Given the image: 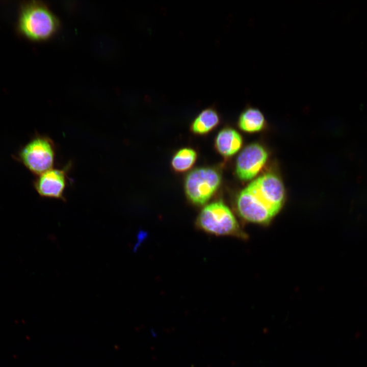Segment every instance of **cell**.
<instances>
[{
	"label": "cell",
	"instance_id": "3",
	"mask_svg": "<svg viewBox=\"0 0 367 367\" xmlns=\"http://www.w3.org/2000/svg\"><path fill=\"white\" fill-rule=\"evenodd\" d=\"M196 224L204 232L216 235L247 237L232 212L221 201L206 205L198 216Z\"/></svg>",
	"mask_w": 367,
	"mask_h": 367
},
{
	"label": "cell",
	"instance_id": "6",
	"mask_svg": "<svg viewBox=\"0 0 367 367\" xmlns=\"http://www.w3.org/2000/svg\"><path fill=\"white\" fill-rule=\"evenodd\" d=\"M72 162L60 168L53 167L36 176L33 186L40 196L65 201V192L69 183V172Z\"/></svg>",
	"mask_w": 367,
	"mask_h": 367
},
{
	"label": "cell",
	"instance_id": "11",
	"mask_svg": "<svg viewBox=\"0 0 367 367\" xmlns=\"http://www.w3.org/2000/svg\"><path fill=\"white\" fill-rule=\"evenodd\" d=\"M197 154L190 148H184L176 152L171 161L172 168L177 172H184L191 168L194 164Z\"/></svg>",
	"mask_w": 367,
	"mask_h": 367
},
{
	"label": "cell",
	"instance_id": "10",
	"mask_svg": "<svg viewBox=\"0 0 367 367\" xmlns=\"http://www.w3.org/2000/svg\"><path fill=\"white\" fill-rule=\"evenodd\" d=\"M219 117L214 110L202 111L195 118L191 125L192 131L196 134H205L213 129L219 123Z\"/></svg>",
	"mask_w": 367,
	"mask_h": 367
},
{
	"label": "cell",
	"instance_id": "5",
	"mask_svg": "<svg viewBox=\"0 0 367 367\" xmlns=\"http://www.w3.org/2000/svg\"><path fill=\"white\" fill-rule=\"evenodd\" d=\"M221 176L210 168H197L190 172L185 181V190L188 199L194 204L206 203L219 188Z\"/></svg>",
	"mask_w": 367,
	"mask_h": 367
},
{
	"label": "cell",
	"instance_id": "1",
	"mask_svg": "<svg viewBox=\"0 0 367 367\" xmlns=\"http://www.w3.org/2000/svg\"><path fill=\"white\" fill-rule=\"evenodd\" d=\"M240 194L255 215L271 221L282 206L284 189L277 175L268 173L252 181Z\"/></svg>",
	"mask_w": 367,
	"mask_h": 367
},
{
	"label": "cell",
	"instance_id": "4",
	"mask_svg": "<svg viewBox=\"0 0 367 367\" xmlns=\"http://www.w3.org/2000/svg\"><path fill=\"white\" fill-rule=\"evenodd\" d=\"M56 155L54 140L47 135L36 134L20 148L15 159L37 176L54 167Z\"/></svg>",
	"mask_w": 367,
	"mask_h": 367
},
{
	"label": "cell",
	"instance_id": "7",
	"mask_svg": "<svg viewBox=\"0 0 367 367\" xmlns=\"http://www.w3.org/2000/svg\"><path fill=\"white\" fill-rule=\"evenodd\" d=\"M267 159V152L261 145L258 143L248 145L238 156L235 170L237 176L242 180L253 178L263 168Z\"/></svg>",
	"mask_w": 367,
	"mask_h": 367
},
{
	"label": "cell",
	"instance_id": "2",
	"mask_svg": "<svg viewBox=\"0 0 367 367\" xmlns=\"http://www.w3.org/2000/svg\"><path fill=\"white\" fill-rule=\"evenodd\" d=\"M59 28L58 17L44 3L31 1L20 5L16 29L21 36L32 41H43L53 37Z\"/></svg>",
	"mask_w": 367,
	"mask_h": 367
},
{
	"label": "cell",
	"instance_id": "9",
	"mask_svg": "<svg viewBox=\"0 0 367 367\" xmlns=\"http://www.w3.org/2000/svg\"><path fill=\"white\" fill-rule=\"evenodd\" d=\"M265 119L263 113L257 109L249 107L241 114L239 126L244 131L254 132L261 130L264 126Z\"/></svg>",
	"mask_w": 367,
	"mask_h": 367
},
{
	"label": "cell",
	"instance_id": "8",
	"mask_svg": "<svg viewBox=\"0 0 367 367\" xmlns=\"http://www.w3.org/2000/svg\"><path fill=\"white\" fill-rule=\"evenodd\" d=\"M242 144V139L239 133L230 128H226L220 131L215 141L217 151L225 156H230L236 153Z\"/></svg>",
	"mask_w": 367,
	"mask_h": 367
}]
</instances>
